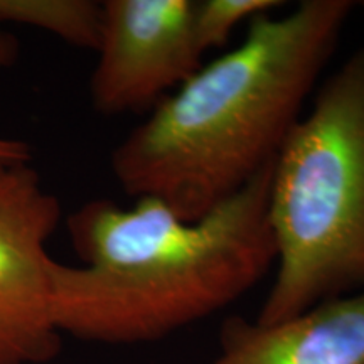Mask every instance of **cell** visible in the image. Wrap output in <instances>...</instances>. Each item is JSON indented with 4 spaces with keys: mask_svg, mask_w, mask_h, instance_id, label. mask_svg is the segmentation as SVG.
Returning <instances> with one entry per match:
<instances>
[{
    "mask_svg": "<svg viewBox=\"0 0 364 364\" xmlns=\"http://www.w3.org/2000/svg\"><path fill=\"white\" fill-rule=\"evenodd\" d=\"M102 4L93 0H0V22L48 31L76 48L97 51Z\"/></svg>",
    "mask_w": 364,
    "mask_h": 364,
    "instance_id": "52a82bcc",
    "label": "cell"
},
{
    "mask_svg": "<svg viewBox=\"0 0 364 364\" xmlns=\"http://www.w3.org/2000/svg\"><path fill=\"white\" fill-rule=\"evenodd\" d=\"M102 9L90 95L103 115L154 108L201 68L191 0H108Z\"/></svg>",
    "mask_w": 364,
    "mask_h": 364,
    "instance_id": "5b68a950",
    "label": "cell"
},
{
    "mask_svg": "<svg viewBox=\"0 0 364 364\" xmlns=\"http://www.w3.org/2000/svg\"><path fill=\"white\" fill-rule=\"evenodd\" d=\"M220 344L209 364H364V289L277 324L231 317Z\"/></svg>",
    "mask_w": 364,
    "mask_h": 364,
    "instance_id": "8992f818",
    "label": "cell"
},
{
    "mask_svg": "<svg viewBox=\"0 0 364 364\" xmlns=\"http://www.w3.org/2000/svg\"><path fill=\"white\" fill-rule=\"evenodd\" d=\"M273 162L194 221L156 198L85 203L68 218L81 265L54 260L51 311L61 334L152 343L238 300L275 265L268 223Z\"/></svg>",
    "mask_w": 364,
    "mask_h": 364,
    "instance_id": "7a4b0ae2",
    "label": "cell"
},
{
    "mask_svg": "<svg viewBox=\"0 0 364 364\" xmlns=\"http://www.w3.org/2000/svg\"><path fill=\"white\" fill-rule=\"evenodd\" d=\"M277 273L258 324L364 287V48L318 86L273 161Z\"/></svg>",
    "mask_w": 364,
    "mask_h": 364,
    "instance_id": "3957f363",
    "label": "cell"
},
{
    "mask_svg": "<svg viewBox=\"0 0 364 364\" xmlns=\"http://www.w3.org/2000/svg\"><path fill=\"white\" fill-rule=\"evenodd\" d=\"M61 204L29 162H0V364H44L61 349L46 243Z\"/></svg>",
    "mask_w": 364,
    "mask_h": 364,
    "instance_id": "277c9868",
    "label": "cell"
},
{
    "mask_svg": "<svg viewBox=\"0 0 364 364\" xmlns=\"http://www.w3.org/2000/svg\"><path fill=\"white\" fill-rule=\"evenodd\" d=\"M19 43L12 34L0 31V70L16 63ZM0 162H31V145L24 140L0 136Z\"/></svg>",
    "mask_w": 364,
    "mask_h": 364,
    "instance_id": "9c48e42d",
    "label": "cell"
},
{
    "mask_svg": "<svg viewBox=\"0 0 364 364\" xmlns=\"http://www.w3.org/2000/svg\"><path fill=\"white\" fill-rule=\"evenodd\" d=\"M354 9L304 0L253 17L238 48L199 68L113 150L120 188L188 221L238 193L279 156Z\"/></svg>",
    "mask_w": 364,
    "mask_h": 364,
    "instance_id": "6da1fadb",
    "label": "cell"
},
{
    "mask_svg": "<svg viewBox=\"0 0 364 364\" xmlns=\"http://www.w3.org/2000/svg\"><path fill=\"white\" fill-rule=\"evenodd\" d=\"M277 0H203L194 2V34L204 54L221 48L240 22L253 19L280 6Z\"/></svg>",
    "mask_w": 364,
    "mask_h": 364,
    "instance_id": "ba28073f",
    "label": "cell"
}]
</instances>
